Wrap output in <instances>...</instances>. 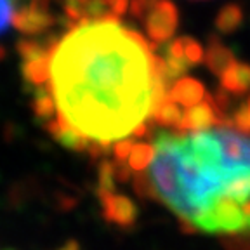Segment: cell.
Listing matches in <instances>:
<instances>
[{
  "mask_svg": "<svg viewBox=\"0 0 250 250\" xmlns=\"http://www.w3.org/2000/svg\"><path fill=\"white\" fill-rule=\"evenodd\" d=\"M155 47L117 16L68 26L51 42V89L59 111L90 139L109 145L130 136L170 89Z\"/></svg>",
  "mask_w": 250,
  "mask_h": 250,
  "instance_id": "6da1fadb",
  "label": "cell"
},
{
  "mask_svg": "<svg viewBox=\"0 0 250 250\" xmlns=\"http://www.w3.org/2000/svg\"><path fill=\"white\" fill-rule=\"evenodd\" d=\"M149 165L158 202L188 233L221 236L250 250V132L223 120L191 134L160 132Z\"/></svg>",
  "mask_w": 250,
  "mask_h": 250,
  "instance_id": "7a4b0ae2",
  "label": "cell"
},
{
  "mask_svg": "<svg viewBox=\"0 0 250 250\" xmlns=\"http://www.w3.org/2000/svg\"><path fill=\"white\" fill-rule=\"evenodd\" d=\"M145 24L155 45L168 42L179 26V11L170 0H156L145 14Z\"/></svg>",
  "mask_w": 250,
  "mask_h": 250,
  "instance_id": "3957f363",
  "label": "cell"
},
{
  "mask_svg": "<svg viewBox=\"0 0 250 250\" xmlns=\"http://www.w3.org/2000/svg\"><path fill=\"white\" fill-rule=\"evenodd\" d=\"M98 200L101 203V214L106 223L122 229H130L132 226H136L139 219V208L132 198L115 189V191L99 193Z\"/></svg>",
  "mask_w": 250,
  "mask_h": 250,
  "instance_id": "277c9868",
  "label": "cell"
},
{
  "mask_svg": "<svg viewBox=\"0 0 250 250\" xmlns=\"http://www.w3.org/2000/svg\"><path fill=\"white\" fill-rule=\"evenodd\" d=\"M21 75L24 83H28V87H31L33 90L51 82V45L43 54L23 61Z\"/></svg>",
  "mask_w": 250,
  "mask_h": 250,
  "instance_id": "5b68a950",
  "label": "cell"
},
{
  "mask_svg": "<svg viewBox=\"0 0 250 250\" xmlns=\"http://www.w3.org/2000/svg\"><path fill=\"white\" fill-rule=\"evenodd\" d=\"M168 96L177 104L184 106V108H191V106L202 103L207 94H205L203 83L200 80H195V78H189V77H181L170 85Z\"/></svg>",
  "mask_w": 250,
  "mask_h": 250,
  "instance_id": "8992f818",
  "label": "cell"
},
{
  "mask_svg": "<svg viewBox=\"0 0 250 250\" xmlns=\"http://www.w3.org/2000/svg\"><path fill=\"white\" fill-rule=\"evenodd\" d=\"M223 90L229 94H245L250 90V64L234 61L223 75H221Z\"/></svg>",
  "mask_w": 250,
  "mask_h": 250,
  "instance_id": "52a82bcc",
  "label": "cell"
},
{
  "mask_svg": "<svg viewBox=\"0 0 250 250\" xmlns=\"http://www.w3.org/2000/svg\"><path fill=\"white\" fill-rule=\"evenodd\" d=\"M205 61H207L208 70H210L214 75H217V77H221V75H223L224 71L236 61V59H234V54L231 49H228L219 39L212 37L210 43H208Z\"/></svg>",
  "mask_w": 250,
  "mask_h": 250,
  "instance_id": "ba28073f",
  "label": "cell"
},
{
  "mask_svg": "<svg viewBox=\"0 0 250 250\" xmlns=\"http://www.w3.org/2000/svg\"><path fill=\"white\" fill-rule=\"evenodd\" d=\"M149 117L158 125L170 127V129H181L184 113L181 109V104H177L170 96H167L164 101H160L149 111Z\"/></svg>",
  "mask_w": 250,
  "mask_h": 250,
  "instance_id": "9c48e42d",
  "label": "cell"
},
{
  "mask_svg": "<svg viewBox=\"0 0 250 250\" xmlns=\"http://www.w3.org/2000/svg\"><path fill=\"white\" fill-rule=\"evenodd\" d=\"M31 109H33L37 120H40L42 124H45L47 120H51L59 113L58 101H56L51 89V82L35 90V98L31 101Z\"/></svg>",
  "mask_w": 250,
  "mask_h": 250,
  "instance_id": "30bf717a",
  "label": "cell"
},
{
  "mask_svg": "<svg viewBox=\"0 0 250 250\" xmlns=\"http://www.w3.org/2000/svg\"><path fill=\"white\" fill-rule=\"evenodd\" d=\"M245 12L240 4H226L215 18V28L221 33H233L243 23Z\"/></svg>",
  "mask_w": 250,
  "mask_h": 250,
  "instance_id": "8fae6325",
  "label": "cell"
},
{
  "mask_svg": "<svg viewBox=\"0 0 250 250\" xmlns=\"http://www.w3.org/2000/svg\"><path fill=\"white\" fill-rule=\"evenodd\" d=\"M156 146L149 145V143H136L132 148V153L129 156V165L132 167L134 172L146 170L151 165L153 158H155Z\"/></svg>",
  "mask_w": 250,
  "mask_h": 250,
  "instance_id": "7c38bea8",
  "label": "cell"
},
{
  "mask_svg": "<svg viewBox=\"0 0 250 250\" xmlns=\"http://www.w3.org/2000/svg\"><path fill=\"white\" fill-rule=\"evenodd\" d=\"M132 186H134V191H136V195L139 196V198L156 200V202H158V191H156L155 181H153L149 172H146V170L134 172Z\"/></svg>",
  "mask_w": 250,
  "mask_h": 250,
  "instance_id": "4fadbf2b",
  "label": "cell"
},
{
  "mask_svg": "<svg viewBox=\"0 0 250 250\" xmlns=\"http://www.w3.org/2000/svg\"><path fill=\"white\" fill-rule=\"evenodd\" d=\"M181 43H183V58L189 64V68L203 61V49L196 40L189 37H181Z\"/></svg>",
  "mask_w": 250,
  "mask_h": 250,
  "instance_id": "5bb4252c",
  "label": "cell"
},
{
  "mask_svg": "<svg viewBox=\"0 0 250 250\" xmlns=\"http://www.w3.org/2000/svg\"><path fill=\"white\" fill-rule=\"evenodd\" d=\"M16 5L18 0H0V35L7 31V28L14 23Z\"/></svg>",
  "mask_w": 250,
  "mask_h": 250,
  "instance_id": "9a60e30c",
  "label": "cell"
},
{
  "mask_svg": "<svg viewBox=\"0 0 250 250\" xmlns=\"http://www.w3.org/2000/svg\"><path fill=\"white\" fill-rule=\"evenodd\" d=\"M231 124H233L234 127H238L240 130L250 132V96L247 98L245 103H242L238 108L234 109Z\"/></svg>",
  "mask_w": 250,
  "mask_h": 250,
  "instance_id": "2e32d148",
  "label": "cell"
},
{
  "mask_svg": "<svg viewBox=\"0 0 250 250\" xmlns=\"http://www.w3.org/2000/svg\"><path fill=\"white\" fill-rule=\"evenodd\" d=\"M134 139L132 137H122V139H118L117 143L113 145V149H111V153H113V158L115 160H120V162H127L129 160L130 153H132V148H134Z\"/></svg>",
  "mask_w": 250,
  "mask_h": 250,
  "instance_id": "e0dca14e",
  "label": "cell"
},
{
  "mask_svg": "<svg viewBox=\"0 0 250 250\" xmlns=\"http://www.w3.org/2000/svg\"><path fill=\"white\" fill-rule=\"evenodd\" d=\"M156 0H132L130 2V11L137 18H145V14L148 12V9L155 4Z\"/></svg>",
  "mask_w": 250,
  "mask_h": 250,
  "instance_id": "ac0fdd59",
  "label": "cell"
},
{
  "mask_svg": "<svg viewBox=\"0 0 250 250\" xmlns=\"http://www.w3.org/2000/svg\"><path fill=\"white\" fill-rule=\"evenodd\" d=\"M56 250H80V245H78L77 240H68V242H64L61 247H58Z\"/></svg>",
  "mask_w": 250,
  "mask_h": 250,
  "instance_id": "d6986e66",
  "label": "cell"
},
{
  "mask_svg": "<svg viewBox=\"0 0 250 250\" xmlns=\"http://www.w3.org/2000/svg\"><path fill=\"white\" fill-rule=\"evenodd\" d=\"M7 250H12V249H7Z\"/></svg>",
  "mask_w": 250,
  "mask_h": 250,
  "instance_id": "ffe728a7",
  "label": "cell"
}]
</instances>
